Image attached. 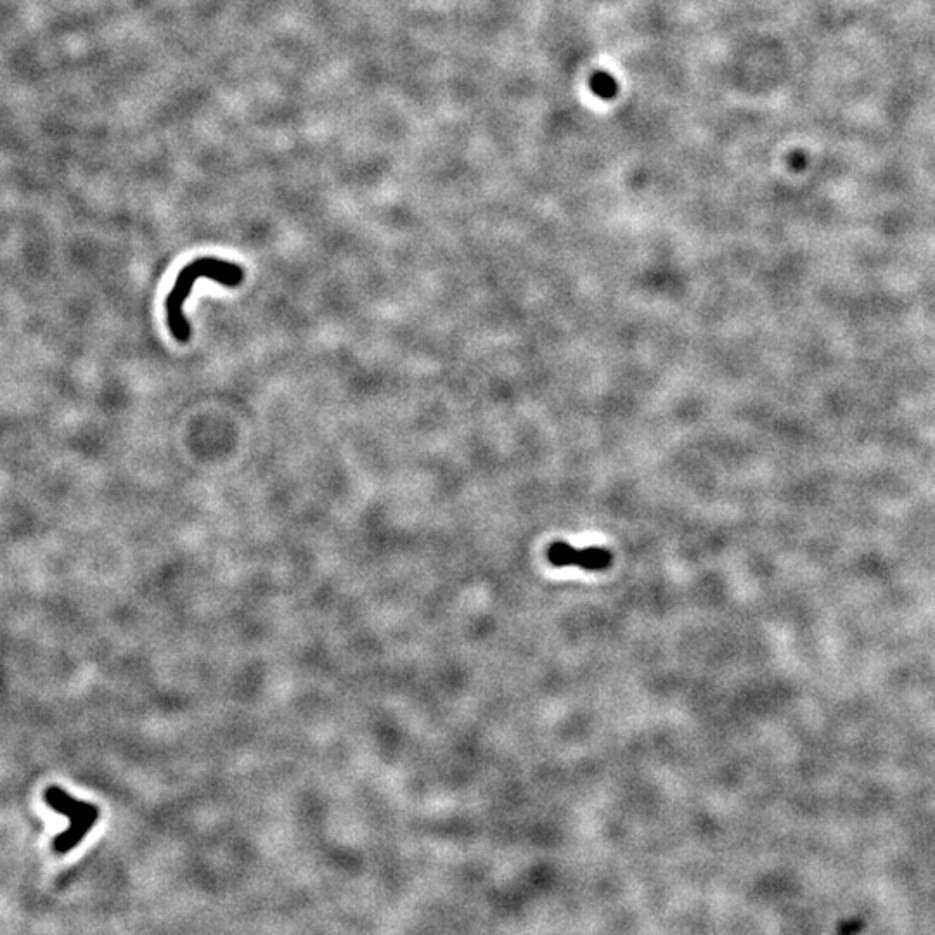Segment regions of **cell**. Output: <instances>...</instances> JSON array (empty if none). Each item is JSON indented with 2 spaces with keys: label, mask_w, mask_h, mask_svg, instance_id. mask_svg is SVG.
Returning a JSON list of instances; mask_svg holds the SVG:
<instances>
[{
  "label": "cell",
  "mask_w": 935,
  "mask_h": 935,
  "mask_svg": "<svg viewBox=\"0 0 935 935\" xmlns=\"http://www.w3.org/2000/svg\"><path fill=\"white\" fill-rule=\"evenodd\" d=\"M548 561L553 567H577L587 572H603L612 567L613 555L600 546L577 549L568 542H553L548 548Z\"/></svg>",
  "instance_id": "obj_2"
},
{
  "label": "cell",
  "mask_w": 935,
  "mask_h": 935,
  "mask_svg": "<svg viewBox=\"0 0 935 935\" xmlns=\"http://www.w3.org/2000/svg\"><path fill=\"white\" fill-rule=\"evenodd\" d=\"M201 278L212 279L215 283L224 284L227 288H236L243 283L245 274L239 265L219 260V258L201 257L187 264L177 274L174 288L170 290L165 300L167 326L177 342L186 343L191 338V326L184 316V304L191 295L194 283Z\"/></svg>",
  "instance_id": "obj_1"
},
{
  "label": "cell",
  "mask_w": 935,
  "mask_h": 935,
  "mask_svg": "<svg viewBox=\"0 0 935 935\" xmlns=\"http://www.w3.org/2000/svg\"><path fill=\"white\" fill-rule=\"evenodd\" d=\"M591 91L601 99H610L617 94V84L612 75L600 71V73H594L591 78Z\"/></svg>",
  "instance_id": "obj_3"
}]
</instances>
